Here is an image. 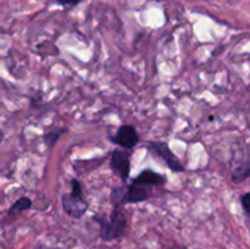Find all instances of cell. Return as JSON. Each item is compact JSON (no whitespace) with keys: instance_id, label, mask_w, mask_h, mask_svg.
Returning a JSON list of instances; mask_svg holds the SVG:
<instances>
[{"instance_id":"1","label":"cell","mask_w":250,"mask_h":249,"mask_svg":"<svg viewBox=\"0 0 250 249\" xmlns=\"http://www.w3.org/2000/svg\"><path fill=\"white\" fill-rule=\"evenodd\" d=\"M93 219L100 226V238L105 242H112L121 239L126 234L128 220L122 207H114L110 216L95 215Z\"/></svg>"},{"instance_id":"2","label":"cell","mask_w":250,"mask_h":249,"mask_svg":"<svg viewBox=\"0 0 250 249\" xmlns=\"http://www.w3.org/2000/svg\"><path fill=\"white\" fill-rule=\"evenodd\" d=\"M71 187H72L71 192L65 193L61 198L62 209L68 216L73 219H81L88 210V203L83 197L82 186L77 180H72Z\"/></svg>"},{"instance_id":"3","label":"cell","mask_w":250,"mask_h":249,"mask_svg":"<svg viewBox=\"0 0 250 249\" xmlns=\"http://www.w3.org/2000/svg\"><path fill=\"white\" fill-rule=\"evenodd\" d=\"M148 149L154 153V155L159 156L161 160L165 161L166 166L173 172H182L185 171V166L181 164L177 156L171 151L170 146L165 142H150L148 144Z\"/></svg>"},{"instance_id":"4","label":"cell","mask_w":250,"mask_h":249,"mask_svg":"<svg viewBox=\"0 0 250 249\" xmlns=\"http://www.w3.org/2000/svg\"><path fill=\"white\" fill-rule=\"evenodd\" d=\"M110 166L126 183L131 172V153L127 149H115L110 159Z\"/></svg>"},{"instance_id":"5","label":"cell","mask_w":250,"mask_h":249,"mask_svg":"<svg viewBox=\"0 0 250 249\" xmlns=\"http://www.w3.org/2000/svg\"><path fill=\"white\" fill-rule=\"evenodd\" d=\"M111 141L115 144L121 146V148L131 149L138 144L139 137L133 126H131V124H122L117 129L116 134L111 137Z\"/></svg>"},{"instance_id":"6","label":"cell","mask_w":250,"mask_h":249,"mask_svg":"<svg viewBox=\"0 0 250 249\" xmlns=\"http://www.w3.org/2000/svg\"><path fill=\"white\" fill-rule=\"evenodd\" d=\"M132 182L146 186V187H154V186L164 185L166 182V177L153 170H144L137 177H134Z\"/></svg>"},{"instance_id":"7","label":"cell","mask_w":250,"mask_h":249,"mask_svg":"<svg viewBox=\"0 0 250 249\" xmlns=\"http://www.w3.org/2000/svg\"><path fill=\"white\" fill-rule=\"evenodd\" d=\"M232 181L234 183H241L246 181L247 178L250 177V160L244 161L239 166H237L233 171H232Z\"/></svg>"},{"instance_id":"8","label":"cell","mask_w":250,"mask_h":249,"mask_svg":"<svg viewBox=\"0 0 250 249\" xmlns=\"http://www.w3.org/2000/svg\"><path fill=\"white\" fill-rule=\"evenodd\" d=\"M32 208V200L27 197H22L17 199L14 203L11 208H10V214H17V212H22L24 210H29Z\"/></svg>"},{"instance_id":"9","label":"cell","mask_w":250,"mask_h":249,"mask_svg":"<svg viewBox=\"0 0 250 249\" xmlns=\"http://www.w3.org/2000/svg\"><path fill=\"white\" fill-rule=\"evenodd\" d=\"M63 132H65V128H54L53 131H49L48 133H45L44 139H45V143L48 145V148H53L54 144L56 143V141L60 138Z\"/></svg>"},{"instance_id":"10","label":"cell","mask_w":250,"mask_h":249,"mask_svg":"<svg viewBox=\"0 0 250 249\" xmlns=\"http://www.w3.org/2000/svg\"><path fill=\"white\" fill-rule=\"evenodd\" d=\"M241 202H242V207H243L244 211H246L250 216V193L244 194L243 197H242Z\"/></svg>"},{"instance_id":"11","label":"cell","mask_w":250,"mask_h":249,"mask_svg":"<svg viewBox=\"0 0 250 249\" xmlns=\"http://www.w3.org/2000/svg\"><path fill=\"white\" fill-rule=\"evenodd\" d=\"M83 0H56V2H59L62 6H75V5L80 4Z\"/></svg>"},{"instance_id":"12","label":"cell","mask_w":250,"mask_h":249,"mask_svg":"<svg viewBox=\"0 0 250 249\" xmlns=\"http://www.w3.org/2000/svg\"><path fill=\"white\" fill-rule=\"evenodd\" d=\"M2 138H4V134H2V131L0 129V142L2 141Z\"/></svg>"}]
</instances>
